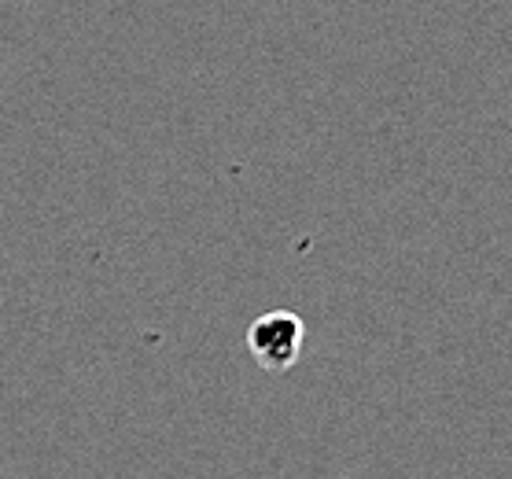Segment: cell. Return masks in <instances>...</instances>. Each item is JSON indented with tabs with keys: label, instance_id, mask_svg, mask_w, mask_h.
I'll list each match as a JSON object with an SVG mask.
<instances>
[{
	"label": "cell",
	"instance_id": "1",
	"mask_svg": "<svg viewBox=\"0 0 512 479\" xmlns=\"http://www.w3.org/2000/svg\"><path fill=\"white\" fill-rule=\"evenodd\" d=\"M306 343V325L291 310H269L247 325V351L266 373H288L299 362Z\"/></svg>",
	"mask_w": 512,
	"mask_h": 479
}]
</instances>
